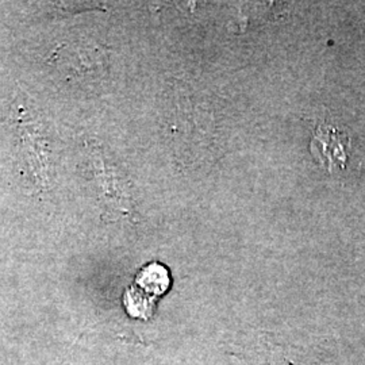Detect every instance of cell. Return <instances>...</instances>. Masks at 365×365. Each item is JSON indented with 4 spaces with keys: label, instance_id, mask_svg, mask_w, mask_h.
<instances>
[{
    "label": "cell",
    "instance_id": "cell-1",
    "mask_svg": "<svg viewBox=\"0 0 365 365\" xmlns=\"http://www.w3.org/2000/svg\"><path fill=\"white\" fill-rule=\"evenodd\" d=\"M351 138L339 129L321 125L314 131L310 149L329 172L344 170L349 157Z\"/></svg>",
    "mask_w": 365,
    "mask_h": 365
},
{
    "label": "cell",
    "instance_id": "cell-2",
    "mask_svg": "<svg viewBox=\"0 0 365 365\" xmlns=\"http://www.w3.org/2000/svg\"><path fill=\"white\" fill-rule=\"evenodd\" d=\"M170 286L168 271L160 264H149L138 274L134 286L128 289L133 294H148V298H157L163 295Z\"/></svg>",
    "mask_w": 365,
    "mask_h": 365
}]
</instances>
